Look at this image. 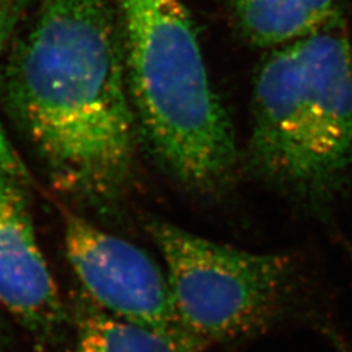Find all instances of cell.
Masks as SVG:
<instances>
[{"label": "cell", "instance_id": "cell-7", "mask_svg": "<svg viewBox=\"0 0 352 352\" xmlns=\"http://www.w3.org/2000/svg\"><path fill=\"white\" fill-rule=\"evenodd\" d=\"M72 352H179L162 336L104 312L81 291L71 312Z\"/></svg>", "mask_w": 352, "mask_h": 352}, {"label": "cell", "instance_id": "cell-2", "mask_svg": "<svg viewBox=\"0 0 352 352\" xmlns=\"http://www.w3.org/2000/svg\"><path fill=\"white\" fill-rule=\"evenodd\" d=\"M247 167L311 214L352 189V45L343 17L274 47L253 81Z\"/></svg>", "mask_w": 352, "mask_h": 352}, {"label": "cell", "instance_id": "cell-5", "mask_svg": "<svg viewBox=\"0 0 352 352\" xmlns=\"http://www.w3.org/2000/svg\"><path fill=\"white\" fill-rule=\"evenodd\" d=\"M64 244L82 292L97 307L162 336L179 352H195L166 272L142 248L74 213L64 217Z\"/></svg>", "mask_w": 352, "mask_h": 352}, {"label": "cell", "instance_id": "cell-11", "mask_svg": "<svg viewBox=\"0 0 352 352\" xmlns=\"http://www.w3.org/2000/svg\"><path fill=\"white\" fill-rule=\"evenodd\" d=\"M11 346V334L4 320L0 317V352H8Z\"/></svg>", "mask_w": 352, "mask_h": 352}, {"label": "cell", "instance_id": "cell-9", "mask_svg": "<svg viewBox=\"0 0 352 352\" xmlns=\"http://www.w3.org/2000/svg\"><path fill=\"white\" fill-rule=\"evenodd\" d=\"M25 3L26 0H0V52L8 45Z\"/></svg>", "mask_w": 352, "mask_h": 352}, {"label": "cell", "instance_id": "cell-6", "mask_svg": "<svg viewBox=\"0 0 352 352\" xmlns=\"http://www.w3.org/2000/svg\"><path fill=\"white\" fill-rule=\"evenodd\" d=\"M19 170L0 161V304L42 351L63 342L71 312L41 251Z\"/></svg>", "mask_w": 352, "mask_h": 352}, {"label": "cell", "instance_id": "cell-3", "mask_svg": "<svg viewBox=\"0 0 352 352\" xmlns=\"http://www.w3.org/2000/svg\"><path fill=\"white\" fill-rule=\"evenodd\" d=\"M139 135L155 161L196 193L232 183L239 154L210 82L192 17L180 0H115Z\"/></svg>", "mask_w": 352, "mask_h": 352}, {"label": "cell", "instance_id": "cell-8", "mask_svg": "<svg viewBox=\"0 0 352 352\" xmlns=\"http://www.w3.org/2000/svg\"><path fill=\"white\" fill-rule=\"evenodd\" d=\"M243 34L258 47H278L317 32L299 0H231Z\"/></svg>", "mask_w": 352, "mask_h": 352}, {"label": "cell", "instance_id": "cell-10", "mask_svg": "<svg viewBox=\"0 0 352 352\" xmlns=\"http://www.w3.org/2000/svg\"><path fill=\"white\" fill-rule=\"evenodd\" d=\"M299 3L318 28L342 17L340 0H299Z\"/></svg>", "mask_w": 352, "mask_h": 352}, {"label": "cell", "instance_id": "cell-1", "mask_svg": "<svg viewBox=\"0 0 352 352\" xmlns=\"http://www.w3.org/2000/svg\"><path fill=\"white\" fill-rule=\"evenodd\" d=\"M0 106L55 188L97 210L120 201L139 128L115 0H41L0 64Z\"/></svg>", "mask_w": 352, "mask_h": 352}, {"label": "cell", "instance_id": "cell-4", "mask_svg": "<svg viewBox=\"0 0 352 352\" xmlns=\"http://www.w3.org/2000/svg\"><path fill=\"white\" fill-rule=\"evenodd\" d=\"M148 232L164 258L193 351L307 327L349 352L333 316L289 254L241 251L158 219Z\"/></svg>", "mask_w": 352, "mask_h": 352}]
</instances>
